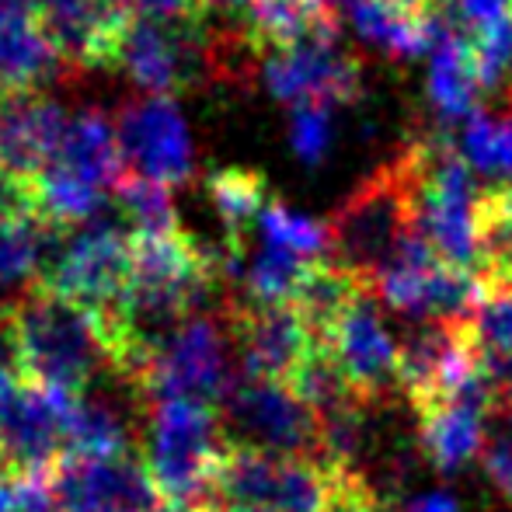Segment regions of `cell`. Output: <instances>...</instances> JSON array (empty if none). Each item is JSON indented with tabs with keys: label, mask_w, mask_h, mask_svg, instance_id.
I'll return each mask as SVG.
<instances>
[{
	"label": "cell",
	"mask_w": 512,
	"mask_h": 512,
	"mask_svg": "<svg viewBox=\"0 0 512 512\" xmlns=\"http://www.w3.org/2000/svg\"><path fill=\"white\" fill-rule=\"evenodd\" d=\"M251 0H203V11L206 18H241V14H248Z\"/></svg>",
	"instance_id": "cell-34"
},
{
	"label": "cell",
	"mask_w": 512,
	"mask_h": 512,
	"mask_svg": "<svg viewBox=\"0 0 512 512\" xmlns=\"http://www.w3.org/2000/svg\"><path fill=\"white\" fill-rule=\"evenodd\" d=\"M321 262V258H317ZM314 262L297 258L290 251L279 248H262L251 255V262H244L241 269V304H255V307H272V304H293L300 293V286L307 283Z\"/></svg>",
	"instance_id": "cell-23"
},
{
	"label": "cell",
	"mask_w": 512,
	"mask_h": 512,
	"mask_svg": "<svg viewBox=\"0 0 512 512\" xmlns=\"http://www.w3.org/2000/svg\"><path fill=\"white\" fill-rule=\"evenodd\" d=\"M63 74L70 67L39 18H0V95L39 91Z\"/></svg>",
	"instance_id": "cell-19"
},
{
	"label": "cell",
	"mask_w": 512,
	"mask_h": 512,
	"mask_svg": "<svg viewBox=\"0 0 512 512\" xmlns=\"http://www.w3.org/2000/svg\"><path fill=\"white\" fill-rule=\"evenodd\" d=\"M418 140L370 175L328 223V262L373 286L377 272L418 234ZM373 293V290H370Z\"/></svg>",
	"instance_id": "cell-2"
},
{
	"label": "cell",
	"mask_w": 512,
	"mask_h": 512,
	"mask_svg": "<svg viewBox=\"0 0 512 512\" xmlns=\"http://www.w3.org/2000/svg\"><path fill=\"white\" fill-rule=\"evenodd\" d=\"M32 192H35V213L60 230L91 223L105 203V189H98V185L84 182V178L60 168L39 171L32 178Z\"/></svg>",
	"instance_id": "cell-24"
},
{
	"label": "cell",
	"mask_w": 512,
	"mask_h": 512,
	"mask_svg": "<svg viewBox=\"0 0 512 512\" xmlns=\"http://www.w3.org/2000/svg\"><path fill=\"white\" fill-rule=\"evenodd\" d=\"M495 411V391L488 377L471 384L467 391L450 394V398L429 401L415 408L418 415V443L432 467L443 474H457L481 457L488 439V415Z\"/></svg>",
	"instance_id": "cell-14"
},
{
	"label": "cell",
	"mask_w": 512,
	"mask_h": 512,
	"mask_svg": "<svg viewBox=\"0 0 512 512\" xmlns=\"http://www.w3.org/2000/svg\"><path fill=\"white\" fill-rule=\"evenodd\" d=\"M209 199H213L216 213H220L223 227H227V272L241 262V244L248 237V227H255L262 206L269 203V185L258 171L244 168H223L209 175Z\"/></svg>",
	"instance_id": "cell-22"
},
{
	"label": "cell",
	"mask_w": 512,
	"mask_h": 512,
	"mask_svg": "<svg viewBox=\"0 0 512 512\" xmlns=\"http://www.w3.org/2000/svg\"><path fill=\"white\" fill-rule=\"evenodd\" d=\"M502 411V429L488 439V450H485V471L488 481L499 488V495L506 502H512V405L495 408Z\"/></svg>",
	"instance_id": "cell-30"
},
{
	"label": "cell",
	"mask_w": 512,
	"mask_h": 512,
	"mask_svg": "<svg viewBox=\"0 0 512 512\" xmlns=\"http://www.w3.org/2000/svg\"><path fill=\"white\" fill-rule=\"evenodd\" d=\"M338 495V467L317 457H283L230 439L213 481V499L265 512H331Z\"/></svg>",
	"instance_id": "cell-4"
},
{
	"label": "cell",
	"mask_w": 512,
	"mask_h": 512,
	"mask_svg": "<svg viewBox=\"0 0 512 512\" xmlns=\"http://www.w3.org/2000/svg\"><path fill=\"white\" fill-rule=\"evenodd\" d=\"M244 18L258 53L293 46L314 35H338L335 14L324 0H251Z\"/></svg>",
	"instance_id": "cell-20"
},
{
	"label": "cell",
	"mask_w": 512,
	"mask_h": 512,
	"mask_svg": "<svg viewBox=\"0 0 512 512\" xmlns=\"http://www.w3.org/2000/svg\"><path fill=\"white\" fill-rule=\"evenodd\" d=\"M230 335L227 317L220 314H192L164 338L143 370L136 394L140 401H164V398H192L206 405H220L223 394L234 384V366H230Z\"/></svg>",
	"instance_id": "cell-5"
},
{
	"label": "cell",
	"mask_w": 512,
	"mask_h": 512,
	"mask_svg": "<svg viewBox=\"0 0 512 512\" xmlns=\"http://www.w3.org/2000/svg\"><path fill=\"white\" fill-rule=\"evenodd\" d=\"M331 512H377V499L366 488L363 474L359 471H342L338 467V495H335V509Z\"/></svg>",
	"instance_id": "cell-32"
},
{
	"label": "cell",
	"mask_w": 512,
	"mask_h": 512,
	"mask_svg": "<svg viewBox=\"0 0 512 512\" xmlns=\"http://www.w3.org/2000/svg\"><path fill=\"white\" fill-rule=\"evenodd\" d=\"M39 21L67 67L88 70L115 63L129 11L126 0H39Z\"/></svg>",
	"instance_id": "cell-15"
},
{
	"label": "cell",
	"mask_w": 512,
	"mask_h": 512,
	"mask_svg": "<svg viewBox=\"0 0 512 512\" xmlns=\"http://www.w3.org/2000/svg\"><path fill=\"white\" fill-rule=\"evenodd\" d=\"M460 150L464 161L474 164V171L485 175H512V119H495V115L474 112L464 122V136H460Z\"/></svg>",
	"instance_id": "cell-28"
},
{
	"label": "cell",
	"mask_w": 512,
	"mask_h": 512,
	"mask_svg": "<svg viewBox=\"0 0 512 512\" xmlns=\"http://www.w3.org/2000/svg\"><path fill=\"white\" fill-rule=\"evenodd\" d=\"M262 81L286 105H345L363 88L359 63L338 46V35H314L283 49H269Z\"/></svg>",
	"instance_id": "cell-11"
},
{
	"label": "cell",
	"mask_w": 512,
	"mask_h": 512,
	"mask_svg": "<svg viewBox=\"0 0 512 512\" xmlns=\"http://www.w3.org/2000/svg\"><path fill=\"white\" fill-rule=\"evenodd\" d=\"M223 317L234 335V349L241 352L244 373L265 380H290L317 349V335L293 304L255 307L230 300Z\"/></svg>",
	"instance_id": "cell-12"
},
{
	"label": "cell",
	"mask_w": 512,
	"mask_h": 512,
	"mask_svg": "<svg viewBox=\"0 0 512 512\" xmlns=\"http://www.w3.org/2000/svg\"><path fill=\"white\" fill-rule=\"evenodd\" d=\"M227 450L230 439L216 405L192 398L150 401L143 467L157 499L171 512H196L213 499V481Z\"/></svg>",
	"instance_id": "cell-3"
},
{
	"label": "cell",
	"mask_w": 512,
	"mask_h": 512,
	"mask_svg": "<svg viewBox=\"0 0 512 512\" xmlns=\"http://www.w3.org/2000/svg\"><path fill=\"white\" fill-rule=\"evenodd\" d=\"M196 512H265L255 506H237V502H220V499H209L206 506H199Z\"/></svg>",
	"instance_id": "cell-36"
},
{
	"label": "cell",
	"mask_w": 512,
	"mask_h": 512,
	"mask_svg": "<svg viewBox=\"0 0 512 512\" xmlns=\"http://www.w3.org/2000/svg\"><path fill=\"white\" fill-rule=\"evenodd\" d=\"M70 115L39 91L0 95V168L35 178L56 154Z\"/></svg>",
	"instance_id": "cell-16"
},
{
	"label": "cell",
	"mask_w": 512,
	"mask_h": 512,
	"mask_svg": "<svg viewBox=\"0 0 512 512\" xmlns=\"http://www.w3.org/2000/svg\"><path fill=\"white\" fill-rule=\"evenodd\" d=\"M77 394L28 380L0 377V467L11 474L56 471L67 457V425Z\"/></svg>",
	"instance_id": "cell-6"
},
{
	"label": "cell",
	"mask_w": 512,
	"mask_h": 512,
	"mask_svg": "<svg viewBox=\"0 0 512 512\" xmlns=\"http://www.w3.org/2000/svg\"><path fill=\"white\" fill-rule=\"evenodd\" d=\"M338 373L345 377L349 391L359 401H377L401 384V345L387 331L384 314L373 304V293L363 290L342 314L331 321V328L317 338Z\"/></svg>",
	"instance_id": "cell-10"
},
{
	"label": "cell",
	"mask_w": 512,
	"mask_h": 512,
	"mask_svg": "<svg viewBox=\"0 0 512 512\" xmlns=\"http://www.w3.org/2000/svg\"><path fill=\"white\" fill-rule=\"evenodd\" d=\"M112 512H171L164 502H150V506H126V509H112Z\"/></svg>",
	"instance_id": "cell-37"
},
{
	"label": "cell",
	"mask_w": 512,
	"mask_h": 512,
	"mask_svg": "<svg viewBox=\"0 0 512 512\" xmlns=\"http://www.w3.org/2000/svg\"><path fill=\"white\" fill-rule=\"evenodd\" d=\"M115 67H122L147 95L171 98L175 91L192 88L209 70V32L206 21H140L129 18L122 28Z\"/></svg>",
	"instance_id": "cell-8"
},
{
	"label": "cell",
	"mask_w": 512,
	"mask_h": 512,
	"mask_svg": "<svg viewBox=\"0 0 512 512\" xmlns=\"http://www.w3.org/2000/svg\"><path fill=\"white\" fill-rule=\"evenodd\" d=\"M0 314L21 377L84 394L102 373H112L102 321L91 307L32 283L25 297L7 304Z\"/></svg>",
	"instance_id": "cell-1"
},
{
	"label": "cell",
	"mask_w": 512,
	"mask_h": 512,
	"mask_svg": "<svg viewBox=\"0 0 512 512\" xmlns=\"http://www.w3.org/2000/svg\"><path fill=\"white\" fill-rule=\"evenodd\" d=\"M401 512H464V509H460V502L453 499V495L425 492V495H418V499H411Z\"/></svg>",
	"instance_id": "cell-33"
},
{
	"label": "cell",
	"mask_w": 512,
	"mask_h": 512,
	"mask_svg": "<svg viewBox=\"0 0 512 512\" xmlns=\"http://www.w3.org/2000/svg\"><path fill=\"white\" fill-rule=\"evenodd\" d=\"M119 147L136 175L161 185H182L192 175V136L182 112L164 95L126 102L119 112Z\"/></svg>",
	"instance_id": "cell-13"
},
{
	"label": "cell",
	"mask_w": 512,
	"mask_h": 512,
	"mask_svg": "<svg viewBox=\"0 0 512 512\" xmlns=\"http://www.w3.org/2000/svg\"><path fill=\"white\" fill-rule=\"evenodd\" d=\"M255 230L262 237V244H269V248L290 251V255L307 258V262L328 258V227L310 220L304 213H297V209L283 206L279 199H269L262 206Z\"/></svg>",
	"instance_id": "cell-26"
},
{
	"label": "cell",
	"mask_w": 512,
	"mask_h": 512,
	"mask_svg": "<svg viewBox=\"0 0 512 512\" xmlns=\"http://www.w3.org/2000/svg\"><path fill=\"white\" fill-rule=\"evenodd\" d=\"M331 105H297L293 108V122H290V140L293 150L304 164H321L331 150Z\"/></svg>",
	"instance_id": "cell-29"
},
{
	"label": "cell",
	"mask_w": 512,
	"mask_h": 512,
	"mask_svg": "<svg viewBox=\"0 0 512 512\" xmlns=\"http://www.w3.org/2000/svg\"><path fill=\"white\" fill-rule=\"evenodd\" d=\"M328 11L345 18L370 46L387 56H418L436 42L439 21L422 11H411L401 0H324Z\"/></svg>",
	"instance_id": "cell-17"
},
{
	"label": "cell",
	"mask_w": 512,
	"mask_h": 512,
	"mask_svg": "<svg viewBox=\"0 0 512 512\" xmlns=\"http://www.w3.org/2000/svg\"><path fill=\"white\" fill-rule=\"evenodd\" d=\"M0 18H39V0H0Z\"/></svg>",
	"instance_id": "cell-35"
},
{
	"label": "cell",
	"mask_w": 512,
	"mask_h": 512,
	"mask_svg": "<svg viewBox=\"0 0 512 512\" xmlns=\"http://www.w3.org/2000/svg\"><path fill=\"white\" fill-rule=\"evenodd\" d=\"M60 237V227L46 223L39 213L0 220V286L25 283L42 276L49 244Z\"/></svg>",
	"instance_id": "cell-25"
},
{
	"label": "cell",
	"mask_w": 512,
	"mask_h": 512,
	"mask_svg": "<svg viewBox=\"0 0 512 512\" xmlns=\"http://www.w3.org/2000/svg\"><path fill=\"white\" fill-rule=\"evenodd\" d=\"M122 164H126V157H122L115 126L98 108H88V112H77L67 119L56 154L46 168L70 171L98 189H115L122 182Z\"/></svg>",
	"instance_id": "cell-18"
},
{
	"label": "cell",
	"mask_w": 512,
	"mask_h": 512,
	"mask_svg": "<svg viewBox=\"0 0 512 512\" xmlns=\"http://www.w3.org/2000/svg\"><path fill=\"white\" fill-rule=\"evenodd\" d=\"M220 405L227 411V422L241 432L237 443L283 453V457L317 453L314 408L283 380L251 377L241 370Z\"/></svg>",
	"instance_id": "cell-9"
},
{
	"label": "cell",
	"mask_w": 512,
	"mask_h": 512,
	"mask_svg": "<svg viewBox=\"0 0 512 512\" xmlns=\"http://www.w3.org/2000/svg\"><path fill=\"white\" fill-rule=\"evenodd\" d=\"M129 18L140 21H168V25H185V21H206L203 0H126Z\"/></svg>",
	"instance_id": "cell-31"
},
{
	"label": "cell",
	"mask_w": 512,
	"mask_h": 512,
	"mask_svg": "<svg viewBox=\"0 0 512 512\" xmlns=\"http://www.w3.org/2000/svg\"><path fill=\"white\" fill-rule=\"evenodd\" d=\"M436 53H432L429 67V95L446 119H467L474 115V102H478L481 77L478 60H474L471 39L460 35L457 28L436 32Z\"/></svg>",
	"instance_id": "cell-21"
},
{
	"label": "cell",
	"mask_w": 512,
	"mask_h": 512,
	"mask_svg": "<svg viewBox=\"0 0 512 512\" xmlns=\"http://www.w3.org/2000/svg\"><path fill=\"white\" fill-rule=\"evenodd\" d=\"M115 196H119L126 216L133 220V234H175V230H182L168 185L150 182V178L140 175H122V182L115 185Z\"/></svg>",
	"instance_id": "cell-27"
},
{
	"label": "cell",
	"mask_w": 512,
	"mask_h": 512,
	"mask_svg": "<svg viewBox=\"0 0 512 512\" xmlns=\"http://www.w3.org/2000/svg\"><path fill=\"white\" fill-rule=\"evenodd\" d=\"M129 265H133V234L91 220L74 230L63 248H56L35 283L81 307L102 310L126 293Z\"/></svg>",
	"instance_id": "cell-7"
}]
</instances>
